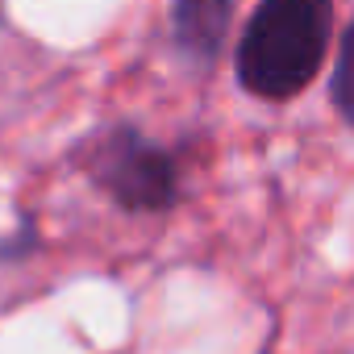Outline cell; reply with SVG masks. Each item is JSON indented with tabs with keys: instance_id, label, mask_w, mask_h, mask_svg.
<instances>
[{
	"instance_id": "obj_1",
	"label": "cell",
	"mask_w": 354,
	"mask_h": 354,
	"mask_svg": "<svg viewBox=\"0 0 354 354\" xmlns=\"http://www.w3.org/2000/svg\"><path fill=\"white\" fill-rule=\"evenodd\" d=\"M333 0H259L238 42V84L254 100L300 96L329 50Z\"/></svg>"
},
{
	"instance_id": "obj_2",
	"label": "cell",
	"mask_w": 354,
	"mask_h": 354,
	"mask_svg": "<svg viewBox=\"0 0 354 354\" xmlns=\"http://www.w3.org/2000/svg\"><path fill=\"white\" fill-rule=\"evenodd\" d=\"M84 175L125 213H167L184 196L180 158L125 121L84 142Z\"/></svg>"
},
{
	"instance_id": "obj_3",
	"label": "cell",
	"mask_w": 354,
	"mask_h": 354,
	"mask_svg": "<svg viewBox=\"0 0 354 354\" xmlns=\"http://www.w3.org/2000/svg\"><path fill=\"white\" fill-rule=\"evenodd\" d=\"M234 0H175L171 5V38L188 63L213 67L230 38Z\"/></svg>"
},
{
	"instance_id": "obj_4",
	"label": "cell",
	"mask_w": 354,
	"mask_h": 354,
	"mask_svg": "<svg viewBox=\"0 0 354 354\" xmlns=\"http://www.w3.org/2000/svg\"><path fill=\"white\" fill-rule=\"evenodd\" d=\"M329 100L337 109V117L346 125H354V21L342 38V50H337V63H333V80H329Z\"/></svg>"
}]
</instances>
